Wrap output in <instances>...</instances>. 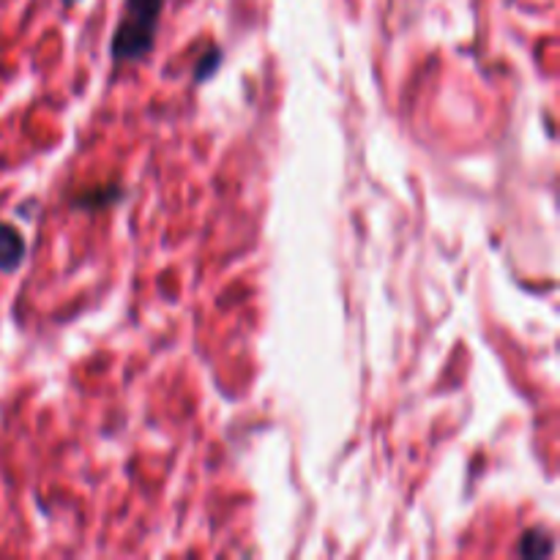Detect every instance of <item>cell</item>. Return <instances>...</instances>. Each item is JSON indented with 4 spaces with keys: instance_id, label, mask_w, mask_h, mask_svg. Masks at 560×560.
<instances>
[{
    "instance_id": "cell-4",
    "label": "cell",
    "mask_w": 560,
    "mask_h": 560,
    "mask_svg": "<svg viewBox=\"0 0 560 560\" xmlns=\"http://www.w3.org/2000/svg\"><path fill=\"white\" fill-rule=\"evenodd\" d=\"M219 63H222V49L211 47L206 55H202L200 66H197V71H195V80H197V82L211 80V74L219 69Z\"/></svg>"
},
{
    "instance_id": "cell-3",
    "label": "cell",
    "mask_w": 560,
    "mask_h": 560,
    "mask_svg": "<svg viewBox=\"0 0 560 560\" xmlns=\"http://www.w3.org/2000/svg\"><path fill=\"white\" fill-rule=\"evenodd\" d=\"M556 552V541L545 528H530L520 536V558H550Z\"/></svg>"
},
{
    "instance_id": "cell-1",
    "label": "cell",
    "mask_w": 560,
    "mask_h": 560,
    "mask_svg": "<svg viewBox=\"0 0 560 560\" xmlns=\"http://www.w3.org/2000/svg\"><path fill=\"white\" fill-rule=\"evenodd\" d=\"M162 9L164 0H126L124 14L113 33L115 63H137L151 55Z\"/></svg>"
},
{
    "instance_id": "cell-5",
    "label": "cell",
    "mask_w": 560,
    "mask_h": 560,
    "mask_svg": "<svg viewBox=\"0 0 560 560\" xmlns=\"http://www.w3.org/2000/svg\"><path fill=\"white\" fill-rule=\"evenodd\" d=\"M118 197H120L118 186H107V189H102V191H93L91 197H82L80 206L93 208V211H96L98 206H107V202H115V200H118Z\"/></svg>"
},
{
    "instance_id": "cell-2",
    "label": "cell",
    "mask_w": 560,
    "mask_h": 560,
    "mask_svg": "<svg viewBox=\"0 0 560 560\" xmlns=\"http://www.w3.org/2000/svg\"><path fill=\"white\" fill-rule=\"evenodd\" d=\"M22 260H25V238L11 224L0 222V271H16Z\"/></svg>"
},
{
    "instance_id": "cell-6",
    "label": "cell",
    "mask_w": 560,
    "mask_h": 560,
    "mask_svg": "<svg viewBox=\"0 0 560 560\" xmlns=\"http://www.w3.org/2000/svg\"><path fill=\"white\" fill-rule=\"evenodd\" d=\"M66 3H74V0H66Z\"/></svg>"
}]
</instances>
